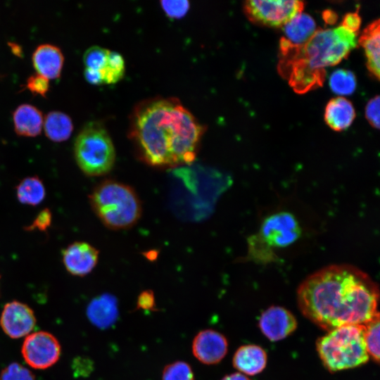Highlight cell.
<instances>
[{
	"mask_svg": "<svg viewBox=\"0 0 380 380\" xmlns=\"http://www.w3.org/2000/svg\"><path fill=\"white\" fill-rule=\"evenodd\" d=\"M302 314L329 331L346 325H364L376 316L378 284L348 264L327 265L307 277L296 293Z\"/></svg>",
	"mask_w": 380,
	"mask_h": 380,
	"instance_id": "obj_1",
	"label": "cell"
},
{
	"mask_svg": "<svg viewBox=\"0 0 380 380\" xmlns=\"http://www.w3.org/2000/svg\"><path fill=\"white\" fill-rule=\"evenodd\" d=\"M99 254L98 250L89 243L76 241L63 251V262L70 274L84 277L96 267Z\"/></svg>",
	"mask_w": 380,
	"mask_h": 380,
	"instance_id": "obj_13",
	"label": "cell"
},
{
	"mask_svg": "<svg viewBox=\"0 0 380 380\" xmlns=\"http://www.w3.org/2000/svg\"><path fill=\"white\" fill-rule=\"evenodd\" d=\"M299 235V225L291 213L272 215L263 222L258 233L251 237L248 256L260 261L272 260L273 249L289 246Z\"/></svg>",
	"mask_w": 380,
	"mask_h": 380,
	"instance_id": "obj_7",
	"label": "cell"
},
{
	"mask_svg": "<svg viewBox=\"0 0 380 380\" xmlns=\"http://www.w3.org/2000/svg\"><path fill=\"white\" fill-rule=\"evenodd\" d=\"M221 380H251L246 375L234 372L224 376Z\"/></svg>",
	"mask_w": 380,
	"mask_h": 380,
	"instance_id": "obj_36",
	"label": "cell"
},
{
	"mask_svg": "<svg viewBox=\"0 0 380 380\" xmlns=\"http://www.w3.org/2000/svg\"><path fill=\"white\" fill-rule=\"evenodd\" d=\"M258 326L267 339L279 341L293 333L298 322L291 312L281 306L272 305L262 312Z\"/></svg>",
	"mask_w": 380,
	"mask_h": 380,
	"instance_id": "obj_11",
	"label": "cell"
},
{
	"mask_svg": "<svg viewBox=\"0 0 380 380\" xmlns=\"http://www.w3.org/2000/svg\"><path fill=\"white\" fill-rule=\"evenodd\" d=\"M16 196L18 201L23 204L37 205L44 201L46 190L38 177H28L17 185Z\"/></svg>",
	"mask_w": 380,
	"mask_h": 380,
	"instance_id": "obj_22",
	"label": "cell"
},
{
	"mask_svg": "<svg viewBox=\"0 0 380 380\" xmlns=\"http://www.w3.org/2000/svg\"><path fill=\"white\" fill-rule=\"evenodd\" d=\"M357 86L355 75L350 70L338 69L329 77L331 90L338 96L352 94Z\"/></svg>",
	"mask_w": 380,
	"mask_h": 380,
	"instance_id": "obj_23",
	"label": "cell"
},
{
	"mask_svg": "<svg viewBox=\"0 0 380 380\" xmlns=\"http://www.w3.org/2000/svg\"><path fill=\"white\" fill-rule=\"evenodd\" d=\"M283 26L284 37L280 41L281 53L303 47L317 31L313 18L303 12L296 14Z\"/></svg>",
	"mask_w": 380,
	"mask_h": 380,
	"instance_id": "obj_14",
	"label": "cell"
},
{
	"mask_svg": "<svg viewBox=\"0 0 380 380\" xmlns=\"http://www.w3.org/2000/svg\"><path fill=\"white\" fill-rule=\"evenodd\" d=\"M367 58V67L376 79L380 73V27L379 20L372 23L362 32L360 40Z\"/></svg>",
	"mask_w": 380,
	"mask_h": 380,
	"instance_id": "obj_19",
	"label": "cell"
},
{
	"mask_svg": "<svg viewBox=\"0 0 380 380\" xmlns=\"http://www.w3.org/2000/svg\"><path fill=\"white\" fill-rule=\"evenodd\" d=\"M355 117V111L353 104L342 96L332 99L325 108V122L336 131L347 129L353 122Z\"/></svg>",
	"mask_w": 380,
	"mask_h": 380,
	"instance_id": "obj_18",
	"label": "cell"
},
{
	"mask_svg": "<svg viewBox=\"0 0 380 380\" xmlns=\"http://www.w3.org/2000/svg\"><path fill=\"white\" fill-rule=\"evenodd\" d=\"M25 362L35 369H46L60 358L61 347L51 333L38 331L27 335L21 347Z\"/></svg>",
	"mask_w": 380,
	"mask_h": 380,
	"instance_id": "obj_8",
	"label": "cell"
},
{
	"mask_svg": "<svg viewBox=\"0 0 380 380\" xmlns=\"http://www.w3.org/2000/svg\"><path fill=\"white\" fill-rule=\"evenodd\" d=\"M109 51L110 50L99 46H90L83 56L85 68L101 71L106 65Z\"/></svg>",
	"mask_w": 380,
	"mask_h": 380,
	"instance_id": "obj_26",
	"label": "cell"
},
{
	"mask_svg": "<svg viewBox=\"0 0 380 380\" xmlns=\"http://www.w3.org/2000/svg\"><path fill=\"white\" fill-rule=\"evenodd\" d=\"M137 308L144 310H154L155 297L153 293L150 290L141 292L138 296Z\"/></svg>",
	"mask_w": 380,
	"mask_h": 380,
	"instance_id": "obj_33",
	"label": "cell"
},
{
	"mask_svg": "<svg viewBox=\"0 0 380 380\" xmlns=\"http://www.w3.org/2000/svg\"><path fill=\"white\" fill-rule=\"evenodd\" d=\"M365 325V343L367 352L374 362H379V315Z\"/></svg>",
	"mask_w": 380,
	"mask_h": 380,
	"instance_id": "obj_25",
	"label": "cell"
},
{
	"mask_svg": "<svg viewBox=\"0 0 380 380\" xmlns=\"http://www.w3.org/2000/svg\"><path fill=\"white\" fill-rule=\"evenodd\" d=\"M32 63L38 74L48 80L60 77L64 58L61 49L52 44H41L34 50Z\"/></svg>",
	"mask_w": 380,
	"mask_h": 380,
	"instance_id": "obj_15",
	"label": "cell"
},
{
	"mask_svg": "<svg viewBox=\"0 0 380 380\" xmlns=\"http://www.w3.org/2000/svg\"><path fill=\"white\" fill-rule=\"evenodd\" d=\"M357 44L356 33L342 25L320 29L303 47L283 54L280 70L295 91L305 92L321 85L324 68L341 62Z\"/></svg>",
	"mask_w": 380,
	"mask_h": 380,
	"instance_id": "obj_3",
	"label": "cell"
},
{
	"mask_svg": "<svg viewBox=\"0 0 380 380\" xmlns=\"http://www.w3.org/2000/svg\"><path fill=\"white\" fill-rule=\"evenodd\" d=\"M267 355L265 350L255 344L240 346L235 352L232 363L240 373L254 376L261 373L266 367Z\"/></svg>",
	"mask_w": 380,
	"mask_h": 380,
	"instance_id": "obj_16",
	"label": "cell"
},
{
	"mask_svg": "<svg viewBox=\"0 0 380 380\" xmlns=\"http://www.w3.org/2000/svg\"><path fill=\"white\" fill-rule=\"evenodd\" d=\"M87 315L90 321L100 328L113 324L118 316L115 298L109 294H103L95 298L89 303Z\"/></svg>",
	"mask_w": 380,
	"mask_h": 380,
	"instance_id": "obj_20",
	"label": "cell"
},
{
	"mask_svg": "<svg viewBox=\"0 0 380 380\" xmlns=\"http://www.w3.org/2000/svg\"><path fill=\"white\" fill-rule=\"evenodd\" d=\"M84 76L87 82L91 84H103L101 72L99 70L85 68L84 71Z\"/></svg>",
	"mask_w": 380,
	"mask_h": 380,
	"instance_id": "obj_35",
	"label": "cell"
},
{
	"mask_svg": "<svg viewBox=\"0 0 380 380\" xmlns=\"http://www.w3.org/2000/svg\"><path fill=\"white\" fill-rule=\"evenodd\" d=\"M101 72L103 84H115L120 81L125 72V63L122 56L115 51H109L107 63Z\"/></svg>",
	"mask_w": 380,
	"mask_h": 380,
	"instance_id": "obj_24",
	"label": "cell"
},
{
	"mask_svg": "<svg viewBox=\"0 0 380 380\" xmlns=\"http://www.w3.org/2000/svg\"><path fill=\"white\" fill-rule=\"evenodd\" d=\"M205 130L177 98L156 96L134 106L128 137L143 162L171 167L195 160Z\"/></svg>",
	"mask_w": 380,
	"mask_h": 380,
	"instance_id": "obj_2",
	"label": "cell"
},
{
	"mask_svg": "<svg viewBox=\"0 0 380 380\" xmlns=\"http://www.w3.org/2000/svg\"><path fill=\"white\" fill-rule=\"evenodd\" d=\"M0 380H35V379L31 371L23 365L14 362L1 371Z\"/></svg>",
	"mask_w": 380,
	"mask_h": 380,
	"instance_id": "obj_28",
	"label": "cell"
},
{
	"mask_svg": "<svg viewBox=\"0 0 380 380\" xmlns=\"http://www.w3.org/2000/svg\"><path fill=\"white\" fill-rule=\"evenodd\" d=\"M15 132L23 137H34L41 133L44 118L35 106L24 103L18 106L13 113Z\"/></svg>",
	"mask_w": 380,
	"mask_h": 380,
	"instance_id": "obj_17",
	"label": "cell"
},
{
	"mask_svg": "<svg viewBox=\"0 0 380 380\" xmlns=\"http://www.w3.org/2000/svg\"><path fill=\"white\" fill-rule=\"evenodd\" d=\"M162 380H194V374L187 362L176 361L165 367Z\"/></svg>",
	"mask_w": 380,
	"mask_h": 380,
	"instance_id": "obj_27",
	"label": "cell"
},
{
	"mask_svg": "<svg viewBox=\"0 0 380 380\" xmlns=\"http://www.w3.org/2000/svg\"><path fill=\"white\" fill-rule=\"evenodd\" d=\"M365 325H346L327 331L317 338L316 348L330 372L353 369L369 360L365 343Z\"/></svg>",
	"mask_w": 380,
	"mask_h": 380,
	"instance_id": "obj_5",
	"label": "cell"
},
{
	"mask_svg": "<svg viewBox=\"0 0 380 380\" xmlns=\"http://www.w3.org/2000/svg\"><path fill=\"white\" fill-rule=\"evenodd\" d=\"M43 127L46 136L56 142L67 140L73 130L71 118L61 111L49 112L44 119Z\"/></svg>",
	"mask_w": 380,
	"mask_h": 380,
	"instance_id": "obj_21",
	"label": "cell"
},
{
	"mask_svg": "<svg viewBox=\"0 0 380 380\" xmlns=\"http://www.w3.org/2000/svg\"><path fill=\"white\" fill-rule=\"evenodd\" d=\"M361 24V19L357 13H349L345 15L342 21V26L348 30L356 33Z\"/></svg>",
	"mask_w": 380,
	"mask_h": 380,
	"instance_id": "obj_34",
	"label": "cell"
},
{
	"mask_svg": "<svg viewBox=\"0 0 380 380\" xmlns=\"http://www.w3.org/2000/svg\"><path fill=\"white\" fill-rule=\"evenodd\" d=\"M49 80L36 73L30 76L26 82V87L34 94L45 96L49 89Z\"/></svg>",
	"mask_w": 380,
	"mask_h": 380,
	"instance_id": "obj_30",
	"label": "cell"
},
{
	"mask_svg": "<svg viewBox=\"0 0 380 380\" xmlns=\"http://www.w3.org/2000/svg\"><path fill=\"white\" fill-rule=\"evenodd\" d=\"M302 1L292 0H253L245 3V11L254 22L268 26L284 25L296 14L302 12Z\"/></svg>",
	"mask_w": 380,
	"mask_h": 380,
	"instance_id": "obj_9",
	"label": "cell"
},
{
	"mask_svg": "<svg viewBox=\"0 0 380 380\" xmlns=\"http://www.w3.org/2000/svg\"><path fill=\"white\" fill-rule=\"evenodd\" d=\"M191 349L194 356L201 363L215 365L227 355L228 341L221 333L213 329H204L195 336Z\"/></svg>",
	"mask_w": 380,
	"mask_h": 380,
	"instance_id": "obj_12",
	"label": "cell"
},
{
	"mask_svg": "<svg viewBox=\"0 0 380 380\" xmlns=\"http://www.w3.org/2000/svg\"><path fill=\"white\" fill-rule=\"evenodd\" d=\"M51 213L48 208L42 210L36 217L31 225L26 228L29 230L39 229V231H45L51 222Z\"/></svg>",
	"mask_w": 380,
	"mask_h": 380,
	"instance_id": "obj_32",
	"label": "cell"
},
{
	"mask_svg": "<svg viewBox=\"0 0 380 380\" xmlns=\"http://www.w3.org/2000/svg\"><path fill=\"white\" fill-rule=\"evenodd\" d=\"M91 208L102 223L118 230L134 225L141 215V203L136 191L122 182L106 179L89 196Z\"/></svg>",
	"mask_w": 380,
	"mask_h": 380,
	"instance_id": "obj_4",
	"label": "cell"
},
{
	"mask_svg": "<svg viewBox=\"0 0 380 380\" xmlns=\"http://www.w3.org/2000/svg\"><path fill=\"white\" fill-rule=\"evenodd\" d=\"M36 317L32 309L27 304L13 300L3 308L0 315V327L11 338L27 336L34 329Z\"/></svg>",
	"mask_w": 380,
	"mask_h": 380,
	"instance_id": "obj_10",
	"label": "cell"
},
{
	"mask_svg": "<svg viewBox=\"0 0 380 380\" xmlns=\"http://www.w3.org/2000/svg\"><path fill=\"white\" fill-rule=\"evenodd\" d=\"M160 3L166 15L171 18L184 16L190 7L189 1L186 0H163Z\"/></svg>",
	"mask_w": 380,
	"mask_h": 380,
	"instance_id": "obj_29",
	"label": "cell"
},
{
	"mask_svg": "<svg viewBox=\"0 0 380 380\" xmlns=\"http://www.w3.org/2000/svg\"><path fill=\"white\" fill-rule=\"evenodd\" d=\"M74 155L78 167L87 176H102L112 170L115 150L103 124L94 121L84 126L75 139Z\"/></svg>",
	"mask_w": 380,
	"mask_h": 380,
	"instance_id": "obj_6",
	"label": "cell"
},
{
	"mask_svg": "<svg viewBox=\"0 0 380 380\" xmlns=\"http://www.w3.org/2000/svg\"><path fill=\"white\" fill-rule=\"evenodd\" d=\"M379 96L370 99L365 108V115L369 124L374 127L379 128Z\"/></svg>",
	"mask_w": 380,
	"mask_h": 380,
	"instance_id": "obj_31",
	"label": "cell"
}]
</instances>
